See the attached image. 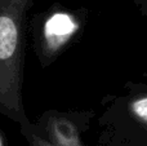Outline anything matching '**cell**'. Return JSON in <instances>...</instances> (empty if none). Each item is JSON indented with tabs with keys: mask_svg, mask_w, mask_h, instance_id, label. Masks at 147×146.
Returning <instances> with one entry per match:
<instances>
[{
	"mask_svg": "<svg viewBox=\"0 0 147 146\" xmlns=\"http://www.w3.org/2000/svg\"><path fill=\"white\" fill-rule=\"evenodd\" d=\"M32 0H0V113L26 120L22 101L25 22Z\"/></svg>",
	"mask_w": 147,
	"mask_h": 146,
	"instance_id": "obj_1",
	"label": "cell"
},
{
	"mask_svg": "<svg viewBox=\"0 0 147 146\" xmlns=\"http://www.w3.org/2000/svg\"><path fill=\"white\" fill-rule=\"evenodd\" d=\"M120 136L132 146H147V83H128L111 107Z\"/></svg>",
	"mask_w": 147,
	"mask_h": 146,
	"instance_id": "obj_2",
	"label": "cell"
},
{
	"mask_svg": "<svg viewBox=\"0 0 147 146\" xmlns=\"http://www.w3.org/2000/svg\"><path fill=\"white\" fill-rule=\"evenodd\" d=\"M80 28L78 18L70 12L58 10L45 21L43 30V52L47 56H56L66 47Z\"/></svg>",
	"mask_w": 147,
	"mask_h": 146,
	"instance_id": "obj_3",
	"label": "cell"
},
{
	"mask_svg": "<svg viewBox=\"0 0 147 146\" xmlns=\"http://www.w3.org/2000/svg\"><path fill=\"white\" fill-rule=\"evenodd\" d=\"M52 135L61 146H79L78 132L69 120L63 118L52 119Z\"/></svg>",
	"mask_w": 147,
	"mask_h": 146,
	"instance_id": "obj_4",
	"label": "cell"
},
{
	"mask_svg": "<svg viewBox=\"0 0 147 146\" xmlns=\"http://www.w3.org/2000/svg\"><path fill=\"white\" fill-rule=\"evenodd\" d=\"M134 4L141 14L147 18V0H134Z\"/></svg>",
	"mask_w": 147,
	"mask_h": 146,
	"instance_id": "obj_5",
	"label": "cell"
},
{
	"mask_svg": "<svg viewBox=\"0 0 147 146\" xmlns=\"http://www.w3.org/2000/svg\"><path fill=\"white\" fill-rule=\"evenodd\" d=\"M0 146H3V140H1V136H0Z\"/></svg>",
	"mask_w": 147,
	"mask_h": 146,
	"instance_id": "obj_6",
	"label": "cell"
}]
</instances>
